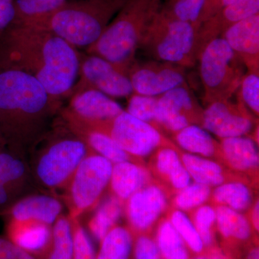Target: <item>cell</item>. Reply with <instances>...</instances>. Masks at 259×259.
Wrapping results in <instances>:
<instances>
[{
  "mask_svg": "<svg viewBox=\"0 0 259 259\" xmlns=\"http://www.w3.org/2000/svg\"><path fill=\"white\" fill-rule=\"evenodd\" d=\"M166 205L163 191L157 185L148 184L127 199V219L134 229L146 231L164 212Z\"/></svg>",
  "mask_w": 259,
  "mask_h": 259,
  "instance_id": "9a60e30c",
  "label": "cell"
},
{
  "mask_svg": "<svg viewBox=\"0 0 259 259\" xmlns=\"http://www.w3.org/2000/svg\"><path fill=\"white\" fill-rule=\"evenodd\" d=\"M81 59L75 47L47 30L12 25L0 33V69L30 75L56 100L71 94Z\"/></svg>",
  "mask_w": 259,
  "mask_h": 259,
  "instance_id": "6da1fadb",
  "label": "cell"
},
{
  "mask_svg": "<svg viewBox=\"0 0 259 259\" xmlns=\"http://www.w3.org/2000/svg\"><path fill=\"white\" fill-rule=\"evenodd\" d=\"M136 259H161L156 242L146 236H141L135 245Z\"/></svg>",
  "mask_w": 259,
  "mask_h": 259,
  "instance_id": "60d3db41",
  "label": "cell"
},
{
  "mask_svg": "<svg viewBox=\"0 0 259 259\" xmlns=\"http://www.w3.org/2000/svg\"><path fill=\"white\" fill-rule=\"evenodd\" d=\"M258 215H259V203L258 201H257L253 205V209H252V224H253V227H254L255 231H258V226H259V220H258Z\"/></svg>",
  "mask_w": 259,
  "mask_h": 259,
  "instance_id": "ee69618b",
  "label": "cell"
},
{
  "mask_svg": "<svg viewBox=\"0 0 259 259\" xmlns=\"http://www.w3.org/2000/svg\"><path fill=\"white\" fill-rule=\"evenodd\" d=\"M203 111L187 83L182 85L158 96V128L174 134L190 125L201 126Z\"/></svg>",
  "mask_w": 259,
  "mask_h": 259,
  "instance_id": "ba28073f",
  "label": "cell"
},
{
  "mask_svg": "<svg viewBox=\"0 0 259 259\" xmlns=\"http://www.w3.org/2000/svg\"><path fill=\"white\" fill-rule=\"evenodd\" d=\"M113 164L100 155L86 156L74 172L71 197L76 208L88 209L110 183Z\"/></svg>",
  "mask_w": 259,
  "mask_h": 259,
  "instance_id": "7c38bea8",
  "label": "cell"
},
{
  "mask_svg": "<svg viewBox=\"0 0 259 259\" xmlns=\"http://www.w3.org/2000/svg\"><path fill=\"white\" fill-rule=\"evenodd\" d=\"M0 259H35L13 241L0 238Z\"/></svg>",
  "mask_w": 259,
  "mask_h": 259,
  "instance_id": "b9f144b4",
  "label": "cell"
},
{
  "mask_svg": "<svg viewBox=\"0 0 259 259\" xmlns=\"http://www.w3.org/2000/svg\"><path fill=\"white\" fill-rule=\"evenodd\" d=\"M212 197L218 204L238 212L248 209L253 199L249 188L241 182H229L218 186Z\"/></svg>",
  "mask_w": 259,
  "mask_h": 259,
  "instance_id": "83f0119b",
  "label": "cell"
},
{
  "mask_svg": "<svg viewBox=\"0 0 259 259\" xmlns=\"http://www.w3.org/2000/svg\"><path fill=\"white\" fill-rule=\"evenodd\" d=\"M91 238L82 227L73 232V259H96Z\"/></svg>",
  "mask_w": 259,
  "mask_h": 259,
  "instance_id": "ab89813d",
  "label": "cell"
},
{
  "mask_svg": "<svg viewBox=\"0 0 259 259\" xmlns=\"http://www.w3.org/2000/svg\"><path fill=\"white\" fill-rule=\"evenodd\" d=\"M256 14H259V0H241L218 10L199 28L201 52L209 42L221 37L233 24Z\"/></svg>",
  "mask_w": 259,
  "mask_h": 259,
  "instance_id": "2e32d148",
  "label": "cell"
},
{
  "mask_svg": "<svg viewBox=\"0 0 259 259\" xmlns=\"http://www.w3.org/2000/svg\"><path fill=\"white\" fill-rule=\"evenodd\" d=\"M174 140L182 149L204 158L221 154V146L209 132L197 125H190L173 134Z\"/></svg>",
  "mask_w": 259,
  "mask_h": 259,
  "instance_id": "44dd1931",
  "label": "cell"
},
{
  "mask_svg": "<svg viewBox=\"0 0 259 259\" xmlns=\"http://www.w3.org/2000/svg\"><path fill=\"white\" fill-rule=\"evenodd\" d=\"M123 110L111 97L93 89L74 94L71 101V112L88 122L112 120Z\"/></svg>",
  "mask_w": 259,
  "mask_h": 259,
  "instance_id": "e0dca14e",
  "label": "cell"
},
{
  "mask_svg": "<svg viewBox=\"0 0 259 259\" xmlns=\"http://www.w3.org/2000/svg\"><path fill=\"white\" fill-rule=\"evenodd\" d=\"M52 236L54 247L49 259H73V232L67 219L54 223Z\"/></svg>",
  "mask_w": 259,
  "mask_h": 259,
  "instance_id": "836d02e7",
  "label": "cell"
},
{
  "mask_svg": "<svg viewBox=\"0 0 259 259\" xmlns=\"http://www.w3.org/2000/svg\"><path fill=\"white\" fill-rule=\"evenodd\" d=\"M130 97L131 98L125 111L158 130L156 123L158 96H146L134 93Z\"/></svg>",
  "mask_w": 259,
  "mask_h": 259,
  "instance_id": "d590c367",
  "label": "cell"
},
{
  "mask_svg": "<svg viewBox=\"0 0 259 259\" xmlns=\"http://www.w3.org/2000/svg\"><path fill=\"white\" fill-rule=\"evenodd\" d=\"M79 81L75 83L73 95L93 89L110 97H127L134 93L127 74L111 63L99 56L90 55L81 59Z\"/></svg>",
  "mask_w": 259,
  "mask_h": 259,
  "instance_id": "9c48e42d",
  "label": "cell"
},
{
  "mask_svg": "<svg viewBox=\"0 0 259 259\" xmlns=\"http://www.w3.org/2000/svg\"><path fill=\"white\" fill-rule=\"evenodd\" d=\"M68 0H15L13 25H23L54 13Z\"/></svg>",
  "mask_w": 259,
  "mask_h": 259,
  "instance_id": "f546056e",
  "label": "cell"
},
{
  "mask_svg": "<svg viewBox=\"0 0 259 259\" xmlns=\"http://www.w3.org/2000/svg\"><path fill=\"white\" fill-rule=\"evenodd\" d=\"M241 1V0H220L219 5H218V10L221 9V8H224V7L228 6V5L234 4V3H238V2Z\"/></svg>",
  "mask_w": 259,
  "mask_h": 259,
  "instance_id": "bcb514c9",
  "label": "cell"
},
{
  "mask_svg": "<svg viewBox=\"0 0 259 259\" xmlns=\"http://www.w3.org/2000/svg\"><path fill=\"white\" fill-rule=\"evenodd\" d=\"M81 120L91 129L108 135L131 156L146 157L161 146L171 145L154 126L130 115L125 110L112 120Z\"/></svg>",
  "mask_w": 259,
  "mask_h": 259,
  "instance_id": "52a82bcc",
  "label": "cell"
},
{
  "mask_svg": "<svg viewBox=\"0 0 259 259\" xmlns=\"http://www.w3.org/2000/svg\"><path fill=\"white\" fill-rule=\"evenodd\" d=\"M162 0H127L88 54L101 57L127 74L146 30L161 9Z\"/></svg>",
  "mask_w": 259,
  "mask_h": 259,
  "instance_id": "7a4b0ae2",
  "label": "cell"
},
{
  "mask_svg": "<svg viewBox=\"0 0 259 259\" xmlns=\"http://www.w3.org/2000/svg\"><path fill=\"white\" fill-rule=\"evenodd\" d=\"M122 213V200L116 196L105 199L92 220L90 231L97 241L101 242L119 221Z\"/></svg>",
  "mask_w": 259,
  "mask_h": 259,
  "instance_id": "d4e9b609",
  "label": "cell"
},
{
  "mask_svg": "<svg viewBox=\"0 0 259 259\" xmlns=\"http://www.w3.org/2000/svg\"><path fill=\"white\" fill-rule=\"evenodd\" d=\"M86 154V145L79 140L64 139L56 142L40 158L37 176L48 187L61 185L74 173Z\"/></svg>",
  "mask_w": 259,
  "mask_h": 259,
  "instance_id": "8fae6325",
  "label": "cell"
},
{
  "mask_svg": "<svg viewBox=\"0 0 259 259\" xmlns=\"http://www.w3.org/2000/svg\"><path fill=\"white\" fill-rule=\"evenodd\" d=\"M61 208L60 202L54 197L33 196L15 204L10 213L18 223L33 221L49 226L57 221Z\"/></svg>",
  "mask_w": 259,
  "mask_h": 259,
  "instance_id": "ac0fdd59",
  "label": "cell"
},
{
  "mask_svg": "<svg viewBox=\"0 0 259 259\" xmlns=\"http://www.w3.org/2000/svg\"><path fill=\"white\" fill-rule=\"evenodd\" d=\"M186 69L179 65L156 60L136 63L127 71L134 93L157 97L187 84Z\"/></svg>",
  "mask_w": 259,
  "mask_h": 259,
  "instance_id": "30bf717a",
  "label": "cell"
},
{
  "mask_svg": "<svg viewBox=\"0 0 259 259\" xmlns=\"http://www.w3.org/2000/svg\"><path fill=\"white\" fill-rule=\"evenodd\" d=\"M15 0H0V33L14 23Z\"/></svg>",
  "mask_w": 259,
  "mask_h": 259,
  "instance_id": "7bdbcfd3",
  "label": "cell"
},
{
  "mask_svg": "<svg viewBox=\"0 0 259 259\" xmlns=\"http://www.w3.org/2000/svg\"><path fill=\"white\" fill-rule=\"evenodd\" d=\"M150 180L151 175L147 168L127 161L113 164L110 183L116 197L127 200L148 185Z\"/></svg>",
  "mask_w": 259,
  "mask_h": 259,
  "instance_id": "d6986e66",
  "label": "cell"
},
{
  "mask_svg": "<svg viewBox=\"0 0 259 259\" xmlns=\"http://www.w3.org/2000/svg\"><path fill=\"white\" fill-rule=\"evenodd\" d=\"M126 2L68 1L54 13L23 25L52 32L75 48L88 49L98 40Z\"/></svg>",
  "mask_w": 259,
  "mask_h": 259,
  "instance_id": "3957f363",
  "label": "cell"
},
{
  "mask_svg": "<svg viewBox=\"0 0 259 259\" xmlns=\"http://www.w3.org/2000/svg\"><path fill=\"white\" fill-rule=\"evenodd\" d=\"M196 259H207V258H202V257H200V258H196Z\"/></svg>",
  "mask_w": 259,
  "mask_h": 259,
  "instance_id": "681fc988",
  "label": "cell"
},
{
  "mask_svg": "<svg viewBox=\"0 0 259 259\" xmlns=\"http://www.w3.org/2000/svg\"><path fill=\"white\" fill-rule=\"evenodd\" d=\"M212 259H225L223 258L222 255H214V256L212 257Z\"/></svg>",
  "mask_w": 259,
  "mask_h": 259,
  "instance_id": "c3c4849f",
  "label": "cell"
},
{
  "mask_svg": "<svg viewBox=\"0 0 259 259\" xmlns=\"http://www.w3.org/2000/svg\"><path fill=\"white\" fill-rule=\"evenodd\" d=\"M247 259H259V251L258 248H253L249 252Z\"/></svg>",
  "mask_w": 259,
  "mask_h": 259,
  "instance_id": "7dc6e473",
  "label": "cell"
},
{
  "mask_svg": "<svg viewBox=\"0 0 259 259\" xmlns=\"http://www.w3.org/2000/svg\"><path fill=\"white\" fill-rule=\"evenodd\" d=\"M156 244L164 259H189L187 245L169 220H165L158 227Z\"/></svg>",
  "mask_w": 259,
  "mask_h": 259,
  "instance_id": "4dcf8cb0",
  "label": "cell"
},
{
  "mask_svg": "<svg viewBox=\"0 0 259 259\" xmlns=\"http://www.w3.org/2000/svg\"><path fill=\"white\" fill-rule=\"evenodd\" d=\"M200 27L170 16L160 9L143 37L139 49L153 60L193 67L200 55Z\"/></svg>",
  "mask_w": 259,
  "mask_h": 259,
  "instance_id": "277c9868",
  "label": "cell"
},
{
  "mask_svg": "<svg viewBox=\"0 0 259 259\" xmlns=\"http://www.w3.org/2000/svg\"><path fill=\"white\" fill-rule=\"evenodd\" d=\"M237 93L244 106L258 116L259 113V73L246 71Z\"/></svg>",
  "mask_w": 259,
  "mask_h": 259,
  "instance_id": "74e56055",
  "label": "cell"
},
{
  "mask_svg": "<svg viewBox=\"0 0 259 259\" xmlns=\"http://www.w3.org/2000/svg\"><path fill=\"white\" fill-rule=\"evenodd\" d=\"M161 9L173 18L198 27L210 18L209 0H162Z\"/></svg>",
  "mask_w": 259,
  "mask_h": 259,
  "instance_id": "cb8c5ba5",
  "label": "cell"
},
{
  "mask_svg": "<svg viewBox=\"0 0 259 259\" xmlns=\"http://www.w3.org/2000/svg\"><path fill=\"white\" fill-rule=\"evenodd\" d=\"M23 162L8 153H0V207L8 203L12 185L25 173Z\"/></svg>",
  "mask_w": 259,
  "mask_h": 259,
  "instance_id": "d6a6232c",
  "label": "cell"
},
{
  "mask_svg": "<svg viewBox=\"0 0 259 259\" xmlns=\"http://www.w3.org/2000/svg\"><path fill=\"white\" fill-rule=\"evenodd\" d=\"M197 62L207 105L231 99L238 92L247 71L241 59L221 37L204 47Z\"/></svg>",
  "mask_w": 259,
  "mask_h": 259,
  "instance_id": "8992f818",
  "label": "cell"
},
{
  "mask_svg": "<svg viewBox=\"0 0 259 259\" xmlns=\"http://www.w3.org/2000/svg\"><path fill=\"white\" fill-rule=\"evenodd\" d=\"M10 235L11 241L28 253L44 249L51 236L47 225L40 223L19 227L11 231Z\"/></svg>",
  "mask_w": 259,
  "mask_h": 259,
  "instance_id": "4316f807",
  "label": "cell"
},
{
  "mask_svg": "<svg viewBox=\"0 0 259 259\" xmlns=\"http://www.w3.org/2000/svg\"><path fill=\"white\" fill-rule=\"evenodd\" d=\"M132 248V236L128 230L115 227L101 241L96 259H128Z\"/></svg>",
  "mask_w": 259,
  "mask_h": 259,
  "instance_id": "f1b7e54d",
  "label": "cell"
},
{
  "mask_svg": "<svg viewBox=\"0 0 259 259\" xmlns=\"http://www.w3.org/2000/svg\"><path fill=\"white\" fill-rule=\"evenodd\" d=\"M201 127L221 139L240 137L249 134L253 121L241 101L218 100L207 105L203 111Z\"/></svg>",
  "mask_w": 259,
  "mask_h": 259,
  "instance_id": "4fadbf2b",
  "label": "cell"
},
{
  "mask_svg": "<svg viewBox=\"0 0 259 259\" xmlns=\"http://www.w3.org/2000/svg\"><path fill=\"white\" fill-rule=\"evenodd\" d=\"M55 101L30 75L0 69V134L15 132L23 120L36 118Z\"/></svg>",
  "mask_w": 259,
  "mask_h": 259,
  "instance_id": "5b68a950",
  "label": "cell"
},
{
  "mask_svg": "<svg viewBox=\"0 0 259 259\" xmlns=\"http://www.w3.org/2000/svg\"><path fill=\"white\" fill-rule=\"evenodd\" d=\"M218 230L226 238L245 241L250 238L251 228L249 221L241 212L219 205L215 208Z\"/></svg>",
  "mask_w": 259,
  "mask_h": 259,
  "instance_id": "484cf974",
  "label": "cell"
},
{
  "mask_svg": "<svg viewBox=\"0 0 259 259\" xmlns=\"http://www.w3.org/2000/svg\"><path fill=\"white\" fill-rule=\"evenodd\" d=\"M180 158L194 182L210 187H218L224 182V172L216 162L189 153H182Z\"/></svg>",
  "mask_w": 259,
  "mask_h": 259,
  "instance_id": "603a6c76",
  "label": "cell"
},
{
  "mask_svg": "<svg viewBox=\"0 0 259 259\" xmlns=\"http://www.w3.org/2000/svg\"><path fill=\"white\" fill-rule=\"evenodd\" d=\"M210 194V187L194 182L179 191L174 204L179 210H190L203 205Z\"/></svg>",
  "mask_w": 259,
  "mask_h": 259,
  "instance_id": "e575fe53",
  "label": "cell"
},
{
  "mask_svg": "<svg viewBox=\"0 0 259 259\" xmlns=\"http://www.w3.org/2000/svg\"><path fill=\"white\" fill-rule=\"evenodd\" d=\"M156 167L158 173L168 181L175 190L180 191L190 185V175L184 166L176 147L173 145L158 148Z\"/></svg>",
  "mask_w": 259,
  "mask_h": 259,
  "instance_id": "7402d4cb",
  "label": "cell"
},
{
  "mask_svg": "<svg viewBox=\"0 0 259 259\" xmlns=\"http://www.w3.org/2000/svg\"><path fill=\"white\" fill-rule=\"evenodd\" d=\"M169 221L191 250L195 253H200L203 250L204 243L198 232L185 213L176 209L171 213Z\"/></svg>",
  "mask_w": 259,
  "mask_h": 259,
  "instance_id": "8d00e7d4",
  "label": "cell"
},
{
  "mask_svg": "<svg viewBox=\"0 0 259 259\" xmlns=\"http://www.w3.org/2000/svg\"><path fill=\"white\" fill-rule=\"evenodd\" d=\"M192 222L198 232L204 245H210L213 240L212 227L216 223L215 209L209 205L197 207L194 213Z\"/></svg>",
  "mask_w": 259,
  "mask_h": 259,
  "instance_id": "f35d334b",
  "label": "cell"
},
{
  "mask_svg": "<svg viewBox=\"0 0 259 259\" xmlns=\"http://www.w3.org/2000/svg\"><path fill=\"white\" fill-rule=\"evenodd\" d=\"M88 142L98 155L106 158L112 164L130 161L131 156L118 146L108 135L96 130H89Z\"/></svg>",
  "mask_w": 259,
  "mask_h": 259,
  "instance_id": "1f68e13d",
  "label": "cell"
},
{
  "mask_svg": "<svg viewBox=\"0 0 259 259\" xmlns=\"http://www.w3.org/2000/svg\"><path fill=\"white\" fill-rule=\"evenodd\" d=\"M221 37L239 57L247 71L259 73V14L233 24Z\"/></svg>",
  "mask_w": 259,
  "mask_h": 259,
  "instance_id": "5bb4252c",
  "label": "cell"
},
{
  "mask_svg": "<svg viewBox=\"0 0 259 259\" xmlns=\"http://www.w3.org/2000/svg\"><path fill=\"white\" fill-rule=\"evenodd\" d=\"M220 0H209V9L210 18L218 12Z\"/></svg>",
  "mask_w": 259,
  "mask_h": 259,
  "instance_id": "f6af8a7d",
  "label": "cell"
},
{
  "mask_svg": "<svg viewBox=\"0 0 259 259\" xmlns=\"http://www.w3.org/2000/svg\"><path fill=\"white\" fill-rule=\"evenodd\" d=\"M221 154L233 169L253 171L258 167V150L253 139L240 136L222 139Z\"/></svg>",
  "mask_w": 259,
  "mask_h": 259,
  "instance_id": "ffe728a7",
  "label": "cell"
}]
</instances>
